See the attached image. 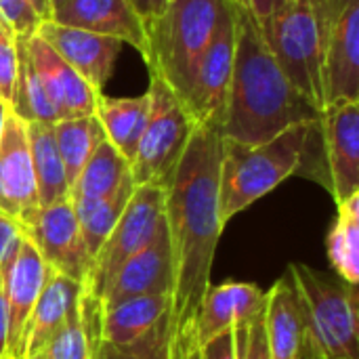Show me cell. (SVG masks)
Instances as JSON below:
<instances>
[{"mask_svg": "<svg viewBox=\"0 0 359 359\" xmlns=\"http://www.w3.org/2000/svg\"><path fill=\"white\" fill-rule=\"evenodd\" d=\"M221 120L198 122L166 187L164 223L175 263L170 359H183L194 347L191 322L210 286L221 219Z\"/></svg>", "mask_w": 359, "mask_h": 359, "instance_id": "obj_1", "label": "cell"}, {"mask_svg": "<svg viewBox=\"0 0 359 359\" xmlns=\"http://www.w3.org/2000/svg\"><path fill=\"white\" fill-rule=\"evenodd\" d=\"M322 111L280 69L257 19L236 6V59L223 111V137L242 145L265 143Z\"/></svg>", "mask_w": 359, "mask_h": 359, "instance_id": "obj_2", "label": "cell"}, {"mask_svg": "<svg viewBox=\"0 0 359 359\" xmlns=\"http://www.w3.org/2000/svg\"><path fill=\"white\" fill-rule=\"evenodd\" d=\"M311 124H294L259 145L223 141L219 191L223 225L299 172Z\"/></svg>", "mask_w": 359, "mask_h": 359, "instance_id": "obj_3", "label": "cell"}, {"mask_svg": "<svg viewBox=\"0 0 359 359\" xmlns=\"http://www.w3.org/2000/svg\"><path fill=\"white\" fill-rule=\"evenodd\" d=\"M288 273L303 303L305 334L313 351L322 359H358V286L303 263H290Z\"/></svg>", "mask_w": 359, "mask_h": 359, "instance_id": "obj_4", "label": "cell"}, {"mask_svg": "<svg viewBox=\"0 0 359 359\" xmlns=\"http://www.w3.org/2000/svg\"><path fill=\"white\" fill-rule=\"evenodd\" d=\"M223 0H170L147 34L145 65L183 103L196 63L206 48Z\"/></svg>", "mask_w": 359, "mask_h": 359, "instance_id": "obj_5", "label": "cell"}, {"mask_svg": "<svg viewBox=\"0 0 359 359\" xmlns=\"http://www.w3.org/2000/svg\"><path fill=\"white\" fill-rule=\"evenodd\" d=\"M261 34L290 84L324 111L322 88V25L313 0H290Z\"/></svg>", "mask_w": 359, "mask_h": 359, "instance_id": "obj_6", "label": "cell"}, {"mask_svg": "<svg viewBox=\"0 0 359 359\" xmlns=\"http://www.w3.org/2000/svg\"><path fill=\"white\" fill-rule=\"evenodd\" d=\"M145 93L149 97V114L130 160V177L135 185H166L196 124L179 97L162 80L149 78Z\"/></svg>", "mask_w": 359, "mask_h": 359, "instance_id": "obj_7", "label": "cell"}, {"mask_svg": "<svg viewBox=\"0 0 359 359\" xmlns=\"http://www.w3.org/2000/svg\"><path fill=\"white\" fill-rule=\"evenodd\" d=\"M166 187L158 183L135 185L133 196L116 227L95 255L84 288L99 301L109 278L137 252L154 242L164 225Z\"/></svg>", "mask_w": 359, "mask_h": 359, "instance_id": "obj_8", "label": "cell"}, {"mask_svg": "<svg viewBox=\"0 0 359 359\" xmlns=\"http://www.w3.org/2000/svg\"><path fill=\"white\" fill-rule=\"evenodd\" d=\"M322 25L324 107L359 101V0H313Z\"/></svg>", "mask_w": 359, "mask_h": 359, "instance_id": "obj_9", "label": "cell"}, {"mask_svg": "<svg viewBox=\"0 0 359 359\" xmlns=\"http://www.w3.org/2000/svg\"><path fill=\"white\" fill-rule=\"evenodd\" d=\"M236 59V4L223 0L212 36L202 50L183 107L194 124L223 120Z\"/></svg>", "mask_w": 359, "mask_h": 359, "instance_id": "obj_10", "label": "cell"}, {"mask_svg": "<svg viewBox=\"0 0 359 359\" xmlns=\"http://www.w3.org/2000/svg\"><path fill=\"white\" fill-rule=\"evenodd\" d=\"M21 231L53 271L84 286L90 269V255L84 246L69 198L36 208L21 223Z\"/></svg>", "mask_w": 359, "mask_h": 359, "instance_id": "obj_11", "label": "cell"}, {"mask_svg": "<svg viewBox=\"0 0 359 359\" xmlns=\"http://www.w3.org/2000/svg\"><path fill=\"white\" fill-rule=\"evenodd\" d=\"M318 126L328 181L326 189L339 204L359 191V101L326 105Z\"/></svg>", "mask_w": 359, "mask_h": 359, "instance_id": "obj_12", "label": "cell"}, {"mask_svg": "<svg viewBox=\"0 0 359 359\" xmlns=\"http://www.w3.org/2000/svg\"><path fill=\"white\" fill-rule=\"evenodd\" d=\"M50 271L53 269L21 231L0 265V284L8 316V358H21V337L25 324Z\"/></svg>", "mask_w": 359, "mask_h": 359, "instance_id": "obj_13", "label": "cell"}, {"mask_svg": "<svg viewBox=\"0 0 359 359\" xmlns=\"http://www.w3.org/2000/svg\"><path fill=\"white\" fill-rule=\"evenodd\" d=\"M267 292L248 282L210 284L191 322L196 347L206 345L219 334L248 328L265 316Z\"/></svg>", "mask_w": 359, "mask_h": 359, "instance_id": "obj_14", "label": "cell"}, {"mask_svg": "<svg viewBox=\"0 0 359 359\" xmlns=\"http://www.w3.org/2000/svg\"><path fill=\"white\" fill-rule=\"evenodd\" d=\"M36 34L99 95L111 78L124 48V42L118 38L61 25L50 19L42 21Z\"/></svg>", "mask_w": 359, "mask_h": 359, "instance_id": "obj_15", "label": "cell"}, {"mask_svg": "<svg viewBox=\"0 0 359 359\" xmlns=\"http://www.w3.org/2000/svg\"><path fill=\"white\" fill-rule=\"evenodd\" d=\"M40 208L32 166L27 122L8 111L0 135V212L19 225Z\"/></svg>", "mask_w": 359, "mask_h": 359, "instance_id": "obj_16", "label": "cell"}, {"mask_svg": "<svg viewBox=\"0 0 359 359\" xmlns=\"http://www.w3.org/2000/svg\"><path fill=\"white\" fill-rule=\"evenodd\" d=\"M175 290V263L166 223L149 246L130 257L107 282L99 297L101 309L114 307L126 299L147 294H172Z\"/></svg>", "mask_w": 359, "mask_h": 359, "instance_id": "obj_17", "label": "cell"}, {"mask_svg": "<svg viewBox=\"0 0 359 359\" xmlns=\"http://www.w3.org/2000/svg\"><path fill=\"white\" fill-rule=\"evenodd\" d=\"M50 21L118 38L147 57V34L130 0H67L53 8Z\"/></svg>", "mask_w": 359, "mask_h": 359, "instance_id": "obj_18", "label": "cell"}, {"mask_svg": "<svg viewBox=\"0 0 359 359\" xmlns=\"http://www.w3.org/2000/svg\"><path fill=\"white\" fill-rule=\"evenodd\" d=\"M25 48L59 120L95 114L99 93H95L38 34L25 38Z\"/></svg>", "mask_w": 359, "mask_h": 359, "instance_id": "obj_19", "label": "cell"}, {"mask_svg": "<svg viewBox=\"0 0 359 359\" xmlns=\"http://www.w3.org/2000/svg\"><path fill=\"white\" fill-rule=\"evenodd\" d=\"M263 326L269 359L299 358L305 341V313L299 290L288 271L267 290Z\"/></svg>", "mask_w": 359, "mask_h": 359, "instance_id": "obj_20", "label": "cell"}, {"mask_svg": "<svg viewBox=\"0 0 359 359\" xmlns=\"http://www.w3.org/2000/svg\"><path fill=\"white\" fill-rule=\"evenodd\" d=\"M82 284L50 271L21 337V358L38 355L78 309Z\"/></svg>", "mask_w": 359, "mask_h": 359, "instance_id": "obj_21", "label": "cell"}, {"mask_svg": "<svg viewBox=\"0 0 359 359\" xmlns=\"http://www.w3.org/2000/svg\"><path fill=\"white\" fill-rule=\"evenodd\" d=\"M172 313V294H147L126 299L101 309L99 337L114 345H130L147 337L162 320Z\"/></svg>", "mask_w": 359, "mask_h": 359, "instance_id": "obj_22", "label": "cell"}, {"mask_svg": "<svg viewBox=\"0 0 359 359\" xmlns=\"http://www.w3.org/2000/svg\"><path fill=\"white\" fill-rule=\"evenodd\" d=\"M147 114H149L147 93L139 97H105L101 93L97 99L95 116L105 133V139L128 160V164L141 141Z\"/></svg>", "mask_w": 359, "mask_h": 359, "instance_id": "obj_23", "label": "cell"}, {"mask_svg": "<svg viewBox=\"0 0 359 359\" xmlns=\"http://www.w3.org/2000/svg\"><path fill=\"white\" fill-rule=\"evenodd\" d=\"M27 141L40 206L69 198V185L65 179L61 156L57 151L53 124L27 122Z\"/></svg>", "mask_w": 359, "mask_h": 359, "instance_id": "obj_24", "label": "cell"}, {"mask_svg": "<svg viewBox=\"0 0 359 359\" xmlns=\"http://www.w3.org/2000/svg\"><path fill=\"white\" fill-rule=\"evenodd\" d=\"M130 164L128 160L105 139L95 154L88 158L74 185L69 187V200H97L114 194L126 181H130Z\"/></svg>", "mask_w": 359, "mask_h": 359, "instance_id": "obj_25", "label": "cell"}, {"mask_svg": "<svg viewBox=\"0 0 359 359\" xmlns=\"http://www.w3.org/2000/svg\"><path fill=\"white\" fill-rule=\"evenodd\" d=\"M337 219L326 240L330 267L347 284H359V191L337 204Z\"/></svg>", "mask_w": 359, "mask_h": 359, "instance_id": "obj_26", "label": "cell"}, {"mask_svg": "<svg viewBox=\"0 0 359 359\" xmlns=\"http://www.w3.org/2000/svg\"><path fill=\"white\" fill-rule=\"evenodd\" d=\"M57 151L63 162L67 185L72 187L88 158L95 149L105 141V133L97 120V116H80V118H65L53 124Z\"/></svg>", "mask_w": 359, "mask_h": 359, "instance_id": "obj_27", "label": "cell"}, {"mask_svg": "<svg viewBox=\"0 0 359 359\" xmlns=\"http://www.w3.org/2000/svg\"><path fill=\"white\" fill-rule=\"evenodd\" d=\"M133 189H135V183L130 179L120 189H116L114 194H109L105 198L72 202L76 217H78L84 246L90 255V263H93L95 255L99 252V248L103 246V242L107 240V236L111 233V229L116 227L118 219L122 217V212L133 196Z\"/></svg>", "mask_w": 359, "mask_h": 359, "instance_id": "obj_28", "label": "cell"}, {"mask_svg": "<svg viewBox=\"0 0 359 359\" xmlns=\"http://www.w3.org/2000/svg\"><path fill=\"white\" fill-rule=\"evenodd\" d=\"M11 111L17 114L23 122L55 124L59 120L48 99V93L29 61L25 38H17V80H15Z\"/></svg>", "mask_w": 359, "mask_h": 359, "instance_id": "obj_29", "label": "cell"}, {"mask_svg": "<svg viewBox=\"0 0 359 359\" xmlns=\"http://www.w3.org/2000/svg\"><path fill=\"white\" fill-rule=\"evenodd\" d=\"M172 313L162 320L147 337L130 345H114L99 337L93 349V359H170Z\"/></svg>", "mask_w": 359, "mask_h": 359, "instance_id": "obj_30", "label": "cell"}, {"mask_svg": "<svg viewBox=\"0 0 359 359\" xmlns=\"http://www.w3.org/2000/svg\"><path fill=\"white\" fill-rule=\"evenodd\" d=\"M0 21L17 36L29 38L42 23L32 0H0Z\"/></svg>", "mask_w": 359, "mask_h": 359, "instance_id": "obj_31", "label": "cell"}, {"mask_svg": "<svg viewBox=\"0 0 359 359\" xmlns=\"http://www.w3.org/2000/svg\"><path fill=\"white\" fill-rule=\"evenodd\" d=\"M17 80V36L0 21V99L11 107Z\"/></svg>", "mask_w": 359, "mask_h": 359, "instance_id": "obj_32", "label": "cell"}, {"mask_svg": "<svg viewBox=\"0 0 359 359\" xmlns=\"http://www.w3.org/2000/svg\"><path fill=\"white\" fill-rule=\"evenodd\" d=\"M263 318L259 322H255L252 326H248V328L236 330V341H238L240 359H269V355H267V345H265Z\"/></svg>", "mask_w": 359, "mask_h": 359, "instance_id": "obj_33", "label": "cell"}, {"mask_svg": "<svg viewBox=\"0 0 359 359\" xmlns=\"http://www.w3.org/2000/svg\"><path fill=\"white\" fill-rule=\"evenodd\" d=\"M200 359H240L236 330L219 334L217 339L208 341L200 347Z\"/></svg>", "mask_w": 359, "mask_h": 359, "instance_id": "obj_34", "label": "cell"}, {"mask_svg": "<svg viewBox=\"0 0 359 359\" xmlns=\"http://www.w3.org/2000/svg\"><path fill=\"white\" fill-rule=\"evenodd\" d=\"M135 11L141 17V23L145 27V34H149V29L156 25V21L162 17V13L166 11L170 0H130Z\"/></svg>", "mask_w": 359, "mask_h": 359, "instance_id": "obj_35", "label": "cell"}, {"mask_svg": "<svg viewBox=\"0 0 359 359\" xmlns=\"http://www.w3.org/2000/svg\"><path fill=\"white\" fill-rule=\"evenodd\" d=\"M290 0H244V6L250 11V15L257 19L259 27H263L282 6H286Z\"/></svg>", "mask_w": 359, "mask_h": 359, "instance_id": "obj_36", "label": "cell"}, {"mask_svg": "<svg viewBox=\"0 0 359 359\" xmlns=\"http://www.w3.org/2000/svg\"><path fill=\"white\" fill-rule=\"evenodd\" d=\"M21 236V225L11 219L8 215L0 212V265L6 259L8 250L13 248V244L17 242V238Z\"/></svg>", "mask_w": 359, "mask_h": 359, "instance_id": "obj_37", "label": "cell"}, {"mask_svg": "<svg viewBox=\"0 0 359 359\" xmlns=\"http://www.w3.org/2000/svg\"><path fill=\"white\" fill-rule=\"evenodd\" d=\"M6 358H8V316H6V303L0 284V359Z\"/></svg>", "mask_w": 359, "mask_h": 359, "instance_id": "obj_38", "label": "cell"}, {"mask_svg": "<svg viewBox=\"0 0 359 359\" xmlns=\"http://www.w3.org/2000/svg\"><path fill=\"white\" fill-rule=\"evenodd\" d=\"M32 4L38 11V15H40L42 21L50 19V0H32Z\"/></svg>", "mask_w": 359, "mask_h": 359, "instance_id": "obj_39", "label": "cell"}, {"mask_svg": "<svg viewBox=\"0 0 359 359\" xmlns=\"http://www.w3.org/2000/svg\"><path fill=\"white\" fill-rule=\"evenodd\" d=\"M297 359H318L316 358V351L311 349V345H309V341H307V334H305V341H303V349H301V353H299V358Z\"/></svg>", "mask_w": 359, "mask_h": 359, "instance_id": "obj_40", "label": "cell"}, {"mask_svg": "<svg viewBox=\"0 0 359 359\" xmlns=\"http://www.w3.org/2000/svg\"><path fill=\"white\" fill-rule=\"evenodd\" d=\"M11 111L8 103L4 99H0V135H2V128H4V120H6V114Z\"/></svg>", "mask_w": 359, "mask_h": 359, "instance_id": "obj_41", "label": "cell"}, {"mask_svg": "<svg viewBox=\"0 0 359 359\" xmlns=\"http://www.w3.org/2000/svg\"><path fill=\"white\" fill-rule=\"evenodd\" d=\"M183 359H200V347H194Z\"/></svg>", "mask_w": 359, "mask_h": 359, "instance_id": "obj_42", "label": "cell"}, {"mask_svg": "<svg viewBox=\"0 0 359 359\" xmlns=\"http://www.w3.org/2000/svg\"><path fill=\"white\" fill-rule=\"evenodd\" d=\"M63 2H67V0H50V13H53V8H57V6L63 4Z\"/></svg>", "mask_w": 359, "mask_h": 359, "instance_id": "obj_43", "label": "cell"}, {"mask_svg": "<svg viewBox=\"0 0 359 359\" xmlns=\"http://www.w3.org/2000/svg\"><path fill=\"white\" fill-rule=\"evenodd\" d=\"M229 2H233L236 6H242V8H246V6H244V0H229Z\"/></svg>", "mask_w": 359, "mask_h": 359, "instance_id": "obj_44", "label": "cell"}, {"mask_svg": "<svg viewBox=\"0 0 359 359\" xmlns=\"http://www.w3.org/2000/svg\"><path fill=\"white\" fill-rule=\"evenodd\" d=\"M27 359H42L40 355H34V358H27Z\"/></svg>", "mask_w": 359, "mask_h": 359, "instance_id": "obj_45", "label": "cell"}, {"mask_svg": "<svg viewBox=\"0 0 359 359\" xmlns=\"http://www.w3.org/2000/svg\"><path fill=\"white\" fill-rule=\"evenodd\" d=\"M6 359H25V358H6Z\"/></svg>", "mask_w": 359, "mask_h": 359, "instance_id": "obj_46", "label": "cell"}, {"mask_svg": "<svg viewBox=\"0 0 359 359\" xmlns=\"http://www.w3.org/2000/svg\"><path fill=\"white\" fill-rule=\"evenodd\" d=\"M311 349H313V347H311ZM316 358H318V359H322V358H320V355H318V353H316Z\"/></svg>", "mask_w": 359, "mask_h": 359, "instance_id": "obj_47", "label": "cell"}]
</instances>
